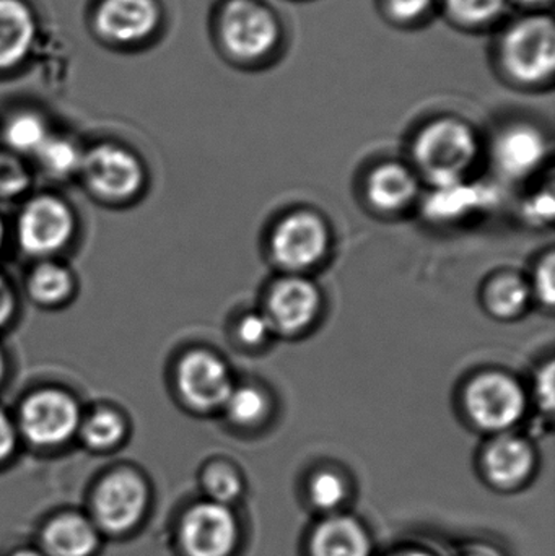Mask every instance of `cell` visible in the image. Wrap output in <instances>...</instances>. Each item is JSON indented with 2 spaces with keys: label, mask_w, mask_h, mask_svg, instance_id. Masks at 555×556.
Here are the masks:
<instances>
[{
  "label": "cell",
  "mask_w": 555,
  "mask_h": 556,
  "mask_svg": "<svg viewBox=\"0 0 555 556\" xmlns=\"http://www.w3.org/2000/svg\"><path fill=\"white\" fill-rule=\"evenodd\" d=\"M368 199L381 212L394 214L416 201L419 185L413 173L396 163L378 166L367 186Z\"/></svg>",
  "instance_id": "cell-19"
},
{
  "label": "cell",
  "mask_w": 555,
  "mask_h": 556,
  "mask_svg": "<svg viewBox=\"0 0 555 556\" xmlns=\"http://www.w3.org/2000/svg\"><path fill=\"white\" fill-rule=\"evenodd\" d=\"M273 333L274 329L269 319L266 314L261 313L248 314L241 319L240 327H238V336L250 346L263 345Z\"/></svg>",
  "instance_id": "cell-30"
},
{
  "label": "cell",
  "mask_w": 555,
  "mask_h": 556,
  "mask_svg": "<svg viewBox=\"0 0 555 556\" xmlns=\"http://www.w3.org/2000/svg\"><path fill=\"white\" fill-rule=\"evenodd\" d=\"M321 309V294L315 283L302 277L277 281L267 298L266 317L274 332L297 336L308 329Z\"/></svg>",
  "instance_id": "cell-13"
},
{
  "label": "cell",
  "mask_w": 555,
  "mask_h": 556,
  "mask_svg": "<svg viewBox=\"0 0 555 556\" xmlns=\"http://www.w3.org/2000/svg\"><path fill=\"white\" fill-rule=\"evenodd\" d=\"M476 155L478 142L471 127L452 117L433 121L414 143L417 165L439 188L462 182Z\"/></svg>",
  "instance_id": "cell-1"
},
{
  "label": "cell",
  "mask_w": 555,
  "mask_h": 556,
  "mask_svg": "<svg viewBox=\"0 0 555 556\" xmlns=\"http://www.w3.org/2000/svg\"><path fill=\"white\" fill-rule=\"evenodd\" d=\"M240 538V522L231 506L209 500L192 505L179 525V544L186 556H234Z\"/></svg>",
  "instance_id": "cell-9"
},
{
  "label": "cell",
  "mask_w": 555,
  "mask_h": 556,
  "mask_svg": "<svg viewBox=\"0 0 555 556\" xmlns=\"http://www.w3.org/2000/svg\"><path fill=\"white\" fill-rule=\"evenodd\" d=\"M224 410L234 424L240 427H254L267 417L269 402L260 389L243 386V388H234Z\"/></svg>",
  "instance_id": "cell-26"
},
{
  "label": "cell",
  "mask_w": 555,
  "mask_h": 556,
  "mask_svg": "<svg viewBox=\"0 0 555 556\" xmlns=\"http://www.w3.org/2000/svg\"><path fill=\"white\" fill-rule=\"evenodd\" d=\"M162 22L156 0H100L94 10L97 35L114 46H134L146 41Z\"/></svg>",
  "instance_id": "cell-12"
},
{
  "label": "cell",
  "mask_w": 555,
  "mask_h": 556,
  "mask_svg": "<svg viewBox=\"0 0 555 556\" xmlns=\"http://www.w3.org/2000/svg\"><path fill=\"white\" fill-rule=\"evenodd\" d=\"M546 152L543 134L527 124L508 127L499 136L494 147L495 163L504 175L512 178H525L537 172Z\"/></svg>",
  "instance_id": "cell-16"
},
{
  "label": "cell",
  "mask_w": 555,
  "mask_h": 556,
  "mask_svg": "<svg viewBox=\"0 0 555 556\" xmlns=\"http://www.w3.org/2000/svg\"><path fill=\"white\" fill-rule=\"evenodd\" d=\"M77 230V218L64 199L39 194L28 199L16 218V241L26 256L46 257L64 251Z\"/></svg>",
  "instance_id": "cell-4"
},
{
  "label": "cell",
  "mask_w": 555,
  "mask_h": 556,
  "mask_svg": "<svg viewBox=\"0 0 555 556\" xmlns=\"http://www.w3.org/2000/svg\"><path fill=\"white\" fill-rule=\"evenodd\" d=\"M36 16L25 0H0V72L18 67L35 45Z\"/></svg>",
  "instance_id": "cell-17"
},
{
  "label": "cell",
  "mask_w": 555,
  "mask_h": 556,
  "mask_svg": "<svg viewBox=\"0 0 555 556\" xmlns=\"http://www.w3.org/2000/svg\"><path fill=\"white\" fill-rule=\"evenodd\" d=\"M46 556H91L100 545L97 525L81 515L52 519L42 534Z\"/></svg>",
  "instance_id": "cell-18"
},
{
  "label": "cell",
  "mask_w": 555,
  "mask_h": 556,
  "mask_svg": "<svg viewBox=\"0 0 555 556\" xmlns=\"http://www.w3.org/2000/svg\"><path fill=\"white\" fill-rule=\"evenodd\" d=\"M5 240H7L5 224H3L2 218H0V254H2L3 247H5Z\"/></svg>",
  "instance_id": "cell-39"
},
{
  "label": "cell",
  "mask_w": 555,
  "mask_h": 556,
  "mask_svg": "<svg viewBox=\"0 0 555 556\" xmlns=\"http://www.w3.org/2000/svg\"><path fill=\"white\" fill-rule=\"evenodd\" d=\"M433 0H388V10L394 18L411 22L429 12Z\"/></svg>",
  "instance_id": "cell-34"
},
{
  "label": "cell",
  "mask_w": 555,
  "mask_h": 556,
  "mask_svg": "<svg viewBox=\"0 0 555 556\" xmlns=\"http://www.w3.org/2000/svg\"><path fill=\"white\" fill-rule=\"evenodd\" d=\"M349 496L348 480L335 470H319L308 483L310 503L318 511L335 515Z\"/></svg>",
  "instance_id": "cell-27"
},
{
  "label": "cell",
  "mask_w": 555,
  "mask_h": 556,
  "mask_svg": "<svg viewBox=\"0 0 555 556\" xmlns=\"http://www.w3.org/2000/svg\"><path fill=\"white\" fill-rule=\"evenodd\" d=\"M463 556H494V555H489L488 552H469V554H466V555H463Z\"/></svg>",
  "instance_id": "cell-42"
},
{
  "label": "cell",
  "mask_w": 555,
  "mask_h": 556,
  "mask_svg": "<svg viewBox=\"0 0 555 556\" xmlns=\"http://www.w3.org/2000/svg\"><path fill=\"white\" fill-rule=\"evenodd\" d=\"M521 2L530 3V5H541V3L550 2V0H521Z\"/></svg>",
  "instance_id": "cell-41"
},
{
  "label": "cell",
  "mask_w": 555,
  "mask_h": 556,
  "mask_svg": "<svg viewBox=\"0 0 555 556\" xmlns=\"http://www.w3.org/2000/svg\"><path fill=\"white\" fill-rule=\"evenodd\" d=\"M49 137L45 119L36 113L23 111L10 117L3 127V140L12 153H28L35 155L36 150Z\"/></svg>",
  "instance_id": "cell-24"
},
{
  "label": "cell",
  "mask_w": 555,
  "mask_h": 556,
  "mask_svg": "<svg viewBox=\"0 0 555 556\" xmlns=\"http://www.w3.org/2000/svg\"><path fill=\"white\" fill-rule=\"evenodd\" d=\"M485 306L499 319H514L527 309L530 288L524 278L505 274L485 288Z\"/></svg>",
  "instance_id": "cell-22"
},
{
  "label": "cell",
  "mask_w": 555,
  "mask_h": 556,
  "mask_svg": "<svg viewBox=\"0 0 555 556\" xmlns=\"http://www.w3.org/2000/svg\"><path fill=\"white\" fill-rule=\"evenodd\" d=\"M554 211L553 194L547 192V194H540L531 199L527 207V215L530 220L537 222V224H547V222L553 220Z\"/></svg>",
  "instance_id": "cell-35"
},
{
  "label": "cell",
  "mask_w": 555,
  "mask_h": 556,
  "mask_svg": "<svg viewBox=\"0 0 555 556\" xmlns=\"http://www.w3.org/2000/svg\"><path fill=\"white\" fill-rule=\"evenodd\" d=\"M127 433L126 418L116 408L101 407L81 420L78 434L85 446L104 453L123 443Z\"/></svg>",
  "instance_id": "cell-21"
},
{
  "label": "cell",
  "mask_w": 555,
  "mask_h": 556,
  "mask_svg": "<svg viewBox=\"0 0 555 556\" xmlns=\"http://www.w3.org/2000/svg\"><path fill=\"white\" fill-rule=\"evenodd\" d=\"M31 186V175L22 160L12 152H0V199L12 201L25 194Z\"/></svg>",
  "instance_id": "cell-28"
},
{
  "label": "cell",
  "mask_w": 555,
  "mask_h": 556,
  "mask_svg": "<svg viewBox=\"0 0 555 556\" xmlns=\"http://www.w3.org/2000/svg\"><path fill=\"white\" fill-rule=\"evenodd\" d=\"M391 556H436L430 552L419 551V548H409V551H401Z\"/></svg>",
  "instance_id": "cell-37"
},
{
  "label": "cell",
  "mask_w": 555,
  "mask_h": 556,
  "mask_svg": "<svg viewBox=\"0 0 555 556\" xmlns=\"http://www.w3.org/2000/svg\"><path fill=\"white\" fill-rule=\"evenodd\" d=\"M202 489L209 502L234 506L243 496V477L231 464L218 460L205 467L202 473Z\"/></svg>",
  "instance_id": "cell-25"
},
{
  "label": "cell",
  "mask_w": 555,
  "mask_h": 556,
  "mask_svg": "<svg viewBox=\"0 0 555 556\" xmlns=\"http://www.w3.org/2000/svg\"><path fill=\"white\" fill-rule=\"evenodd\" d=\"M75 290V278L62 264L45 261L29 273L26 291L36 304L58 307L71 300Z\"/></svg>",
  "instance_id": "cell-20"
},
{
  "label": "cell",
  "mask_w": 555,
  "mask_h": 556,
  "mask_svg": "<svg viewBox=\"0 0 555 556\" xmlns=\"http://www.w3.org/2000/svg\"><path fill=\"white\" fill-rule=\"evenodd\" d=\"M505 68L521 84H538L555 67V28L550 16H527L505 33L502 41Z\"/></svg>",
  "instance_id": "cell-5"
},
{
  "label": "cell",
  "mask_w": 555,
  "mask_h": 556,
  "mask_svg": "<svg viewBox=\"0 0 555 556\" xmlns=\"http://www.w3.org/2000/svg\"><path fill=\"white\" fill-rule=\"evenodd\" d=\"M7 376V356L5 352H3L2 346H0V386L5 381Z\"/></svg>",
  "instance_id": "cell-38"
},
{
  "label": "cell",
  "mask_w": 555,
  "mask_h": 556,
  "mask_svg": "<svg viewBox=\"0 0 555 556\" xmlns=\"http://www.w3.org/2000/svg\"><path fill=\"white\" fill-rule=\"evenodd\" d=\"M18 438L15 420L3 408H0V464L13 456Z\"/></svg>",
  "instance_id": "cell-32"
},
{
  "label": "cell",
  "mask_w": 555,
  "mask_h": 556,
  "mask_svg": "<svg viewBox=\"0 0 555 556\" xmlns=\"http://www.w3.org/2000/svg\"><path fill=\"white\" fill-rule=\"evenodd\" d=\"M450 13L469 25L492 22L504 12L507 0H445Z\"/></svg>",
  "instance_id": "cell-29"
},
{
  "label": "cell",
  "mask_w": 555,
  "mask_h": 556,
  "mask_svg": "<svg viewBox=\"0 0 555 556\" xmlns=\"http://www.w3.org/2000/svg\"><path fill=\"white\" fill-rule=\"evenodd\" d=\"M84 415L74 395L48 388L23 399L16 418L20 437L39 450H55L78 434Z\"/></svg>",
  "instance_id": "cell-3"
},
{
  "label": "cell",
  "mask_w": 555,
  "mask_h": 556,
  "mask_svg": "<svg viewBox=\"0 0 555 556\" xmlns=\"http://www.w3.org/2000/svg\"><path fill=\"white\" fill-rule=\"evenodd\" d=\"M78 175L97 201L111 205L129 204L139 198L147 179L136 153L108 142L84 152Z\"/></svg>",
  "instance_id": "cell-2"
},
{
  "label": "cell",
  "mask_w": 555,
  "mask_h": 556,
  "mask_svg": "<svg viewBox=\"0 0 555 556\" xmlns=\"http://www.w3.org/2000/svg\"><path fill=\"white\" fill-rule=\"evenodd\" d=\"M13 556H46V555L39 554V552L22 551V552H16V554Z\"/></svg>",
  "instance_id": "cell-40"
},
{
  "label": "cell",
  "mask_w": 555,
  "mask_h": 556,
  "mask_svg": "<svg viewBox=\"0 0 555 556\" xmlns=\"http://www.w3.org/2000/svg\"><path fill=\"white\" fill-rule=\"evenodd\" d=\"M374 541L364 522L351 515H328L313 529L308 556H371Z\"/></svg>",
  "instance_id": "cell-15"
},
{
  "label": "cell",
  "mask_w": 555,
  "mask_h": 556,
  "mask_svg": "<svg viewBox=\"0 0 555 556\" xmlns=\"http://www.w3.org/2000/svg\"><path fill=\"white\" fill-rule=\"evenodd\" d=\"M39 169L52 179H65L78 175L84 152L65 137L51 136L35 152Z\"/></svg>",
  "instance_id": "cell-23"
},
{
  "label": "cell",
  "mask_w": 555,
  "mask_h": 556,
  "mask_svg": "<svg viewBox=\"0 0 555 556\" xmlns=\"http://www.w3.org/2000/svg\"><path fill=\"white\" fill-rule=\"evenodd\" d=\"M16 313V296L9 280L0 274V329L13 319Z\"/></svg>",
  "instance_id": "cell-36"
},
{
  "label": "cell",
  "mask_w": 555,
  "mask_h": 556,
  "mask_svg": "<svg viewBox=\"0 0 555 556\" xmlns=\"http://www.w3.org/2000/svg\"><path fill=\"white\" fill-rule=\"evenodd\" d=\"M175 382L182 404L199 414L224 408L235 388L227 365L205 350H192L179 359Z\"/></svg>",
  "instance_id": "cell-8"
},
{
  "label": "cell",
  "mask_w": 555,
  "mask_h": 556,
  "mask_svg": "<svg viewBox=\"0 0 555 556\" xmlns=\"http://www.w3.org/2000/svg\"><path fill=\"white\" fill-rule=\"evenodd\" d=\"M279 23L256 0H230L222 10L220 38L234 58L260 59L279 41Z\"/></svg>",
  "instance_id": "cell-7"
},
{
  "label": "cell",
  "mask_w": 555,
  "mask_h": 556,
  "mask_svg": "<svg viewBox=\"0 0 555 556\" xmlns=\"http://www.w3.org/2000/svg\"><path fill=\"white\" fill-rule=\"evenodd\" d=\"M555 264L554 254H547L546 260L538 267L537 276H534V291L538 298L546 304L547 307H553L555 300Z\"/></svg>",
  "instance_id": "cell-31"
},
{
  "label": "cell",
  "mask_w": 555,
  "mask_h": 556,
  "mask_svg": "<svg viewBox=\"0 0 555 556\" xmlns=\"http://www.w3.org/2000/svg\"><path fill=\"white\" fill-rule=\"evenodd\" d=\"M537 469V453L530 441L501 433L482 454V472L494 489L514 492L521 489Z\"/></svg>",
  "instance_id": "cell-14"
},
{
  "label": "cell",
  "mask_w": 555,
  "mask_h": 556,
  "mask_svg": "<svg viewBox=\"0 0 555 556\" xmlns=\"http://www.w3.org/2000/svg\"><path fill=\"white\" fill-rule=\"evenodd\" d=\"M466 410L479 428L507 433L527 412V394L520 382L502 372H482L466 389Z\"/></svg>",
  "instance_id": "cell-6"
},
{
  "label": "cell",
  "mask_w": 555,
  "mask_h": 556,
  "mask_svg": "<svg viewBox=\"0 0 555 556\" xmlns=\"http://www.w3.org/2000/svg\"><path fill=\"white\" fill-rule=\"evenodd\" d=\"M149 505L146 482L130 470L104 477L93 500L94 521L104 531L121 534L139 525Z\"/></svg>",
  "instance_id": "cell-11"
},
{
  "label": "cell",
  "mask_w": 555,
  "mask_h": 556,
  "mask_svg": "<svg viewBox=\"0 0 555 556\" xmlns=\"http://www.w3.org/2000/svg\"><path fill=\"white\" fill-rule=\"evenodd\" d=\"M554 363L550 362L540 372H538L534 394H537L538 404L544 412L554 410Z\"/></svg>",
  "instance_id": "cell-33"
},
{
  "label": "cell",
  "mask_w": 555,
  "mask_h": 556,
  "mask_svg": "<svg viewBox=\"0 0 555 556\" xmlns=\"http://www.w3.org/2000/svg\"><path fill=\"white\" fill-rule=\"evenodd\" d=\"M329 230L312 212H295L283 218L270 238V253L287 270L312 269L328 253Z\"/></svg>",
  "instance_id": "cell-10"
}]
</instances>
